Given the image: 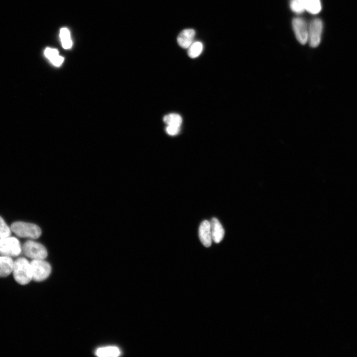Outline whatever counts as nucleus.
Returning <instances> with one entry per match:
<instances>
[{
    "mask_svg": "<svg viewBox=\"0 0 357 357\" xmlns=\"http://www.w3.org/2000/svg\"><path fill=\"white\" fill-rule=\"evenodd\" d=\"M12 274L18 284H28L32 280L31 262L24 257L18 258L14 260Z\"/></svg>",
    "mask_w": 357,
    "mask_h": 357,
    "instance_id": "f257e3e1",
    "label": "nucleus"
},
{
    "mask_svg": "<svg viewBox=\"0 0 357 357\" xmlns=\"http://www.w3.org/2000/svg\"><path fill=\"white\" fill-rule=\"evenodd\" d=\"M10 228L13 233L20 238L36 239L39 238L42 234L39 226L25 222H15L11 225Z\"/></svg>",
    "mask_w": 357,
    "mask_h": 357,
    "instance_id": "f03ea898",
    "label": "nucleus"
},
{
    "mask_svg": "<svg viewBox=\"0 0 357 357\" xmlns=\"http://www.w3.org/2000/svg\"><path fill=\"white\" fill-rule=\"evenodd\" d=\"M22 252V245L19 240L11 236L0 238V255L16 257Z\"/></svg>",
    "mask_w": 357,
    "mask_h": 357,
    "instance_id": "7ed1b4c3",
    "label": "nucleus"
},
{
    "mask_svg": "<svg viewBox=\"0 0 357 357\" xmlns=\"http://www.w3.org/2000/svg\"><path fill=\"white\" fill-rule=\"evenodd\" d=\"M22 252L32 260L44 259L48 255L47 249L43 245L32 240L26 241L22 245Z\"/></svg>",
    "mask_w": 357,
    "mask_h": 357,
    "instance_id": "20e7f679",
    "label": "nucleus"
},
{
    "mask_svg": "<svg viewBox=\"0 0 357 357\" xmlns=\"http://www.w3.org/2000/svg\"><path fill=\"white\" fill-rule=\"evenodd\" d=\"M32 280L41 282L46 279L51 272L50 264L44 259H34L31 262Z\"/></svg>",
    "mask_w": 357,
    "mask_h": 357,
    "instance_id": "39448f33",
    "label": "nucleus"
},
{
    "mask_svg": "<svg viewBox=\"0 0 357 357\" xmlns=\"http://www.w3.org/2000/svg\"><path fill=\"white\" fill-rule=\"evenodd\" d=\"M322 28L323 24L320 19L316 18L311 22L308 30V41L311 47L315 48L319 45Z\"/></svg>",
    "mask_w": 357,
    "mask_h": 357,
    "instance_id": "423d86ee",
    "label": "nucleus"
},
{
    "mask_svg": "<svg viewBox=\"0 0 357 357\" xmlns=\"http://www.w3.org/2000/svg\"><path fill=\"white\" fill-rule=\"evenodd\" d=\"M292 25L296 37L301 44H305L308 41V30L306 22L300 18L293 20Z\"/></svg>",
    "mask_w": 357,
    "mask_h": 357,
    "instance_id": "0eeeda50",
    "label": "nucleus"
},
{
    "mask_svg": "<svg viewBox=\"0 0 357 357\" xmlns=\"http://www.w3.org/2000/svg\"><path fill=\"white\" fill-rule=\"evenodd\" d=\"M199 239L205 247H209L213 241L210 223L208 220H204L200 225L198 231Z\"/></svg>",
    "mask_w": 357,
    "mask_h": 357,
    "instance_id": "6e6552de",
    "label": "nucleus"
},
{
    "mask_svg": "<svg viewBox=\"0 0 357 357\" xmlns=\"http://www.w3.org/2000/svg\"><path fill=\"white\" fill-rule=\"evenodd\" d=\"M195 32L193 29H185L182 30L177 37V42L180 47L188 49L193 43Z\"/></svg>",
    "mask_w": 357,
    "mask_h": 357,
    "instance_id": "1a4fd4ad",
    "label": "nucleus"
},
{
    "mask_svg": "<svg viewBox=\"0 0 357 357\" xmlns=\"http://www.w3.org/2000/svg\"><path fill=\"white\" fill-rule=\"evenodd\" d=\"M210 223L212 240L216 243H219L224 237V229L219 221L216 218H213Z\"/></svg>",
    "mask_w": 357,
    "mask_h": 357,
    "instance_id": "9d476101",
    "label": "nucleus"
},
{
    "mask_svg": "<svg viewBox=\"0 0 357 357\" xmlns=\"http://www.w3.org/2000/svg\"><path fill=\"white\" fill-rule=\"evenodd\" d=\"M14 262L12 257L0 255V278H4L12 274Z\"/></svg>",
    "mask_w": 357,
    "mask_h": 357,
    "instance_id": "9b49d317",
    "label": "nucleus"
},
{
    "mask_svg": "<svg viewBox=\"0 0 357 357\" xmlns=\"http://www.w3.org/2000/svg\"><path fill=\"white\" fill-rule=\"evenodd\" d=\"M120 354L119 349L115 346L99 348L96 351V355L100 357H116Z\"/></svg>",
    "mask_w": 357,
    "mask_h": 357,
    "instance_id": "f8f14e48",
    "label": "nucleus"
},
{
    "mask_svg": "<svg viewBox=\"0 0 357 357\" xmlns=\"http://www.w3.org/2000/svg\"><path fill=\"white\" fill-rule=\"evenodd\" d=\"M304 9L312 14H317L321 9L320 0H302Z\"/></svg>",
    "mask_w": 357,
    "mask_h": 357,
    "instance_id": "ddd939ff",
    "label": "nucleus"
},
{
    "mask_svg": "<svg viewBox=\"0 0 357 357\" xmlns=\"http://www.w3.org/2000/svg\"><path fill=\"white\" fill-rule=\"evenodd\" d=\"M203 48V44L201 42H193L188 48V56L192 59L198 57L201 54Z\"/></svg>",
    "mask_w": 357,
    "mask_h": 357,
    "instance_id": "4468645a",
    "label": "nucleus"
},
{
    "mask_svg": "<svg viewBox=\"0 0 357 357\" xmlns=\"http://www.w3.org/2000/svg\"><path fill=\"white\" fill-rule=\"evenodd\" d=\"M163 121L167 125L180 126L182 119L178 114L172 113L164 116Z\"/></svg>",
    "mask_w": 357,
    "mask_h": 357,
    "instance_id": "2eb2a0df",
    "label": "nucleus"
},
{
    "mask_svg": "<svg viewBox=\"0 0 357 357\" xmlns=\"http://www.w3.org/2000/svg\"><path fill=\"white\" fill-rule=\"evenodd\" d=\"M60 36L62 46L64 49H69L72 46V41L70 37L69 30L66 28H62L60 30Z\"/></svg>",
    "mask_w": 357,
    "mask_h": 357,
    "instance_id": "dca6fc26",
    "label": "nucleus"
},
{
    "mask_svg": "<svg viewBox=\"0 0 357 357\" xmlns=\"http://www.w3.org/2000/svg\"><path fill=\"white\" fill-rule=\"evenodd\" d=\"M11 232L10 227L0 216V238L11 236Z\"/></svg>",
    "mask_w": 357,
    "mask_h": 357,
    "instance_id": "f3484780",
    "label": "nucleus"
},
{
    "mask_svg": "<svg viewBox=\"0 0 357 357\" xmlns=\"http://www.w3.org/2000/svg\"><path fill=\"white\" fill-rule=\"evenodd\" d=\"M290 7L293 11L298 13L302 12L305 9L302 0H291Z\"/></svg>",
    "mask_w": 357,
    "mask_h": 357,
    "instance_id": "a211bd4d",
    "label": "nucleus"
},
{
    "mask_svg": "<svg viewBox=\"0 0 357 357\" xmlns=\"http://www.w3.org/2000/svg\"><path fill=\"white\" fill-rule=\"evenodd\" d=\"M44 54L46 57L49 59L51 61L59 56V52L57 49L50 48L46 49Z\"/></svg>",
    "mask_w": 357,
    "mask_h": 357,
    "instance_id": "6ab92c4d",
    "label": "nucleus"
},
{
    "mask_svg": "<svg viewBox=\"0 0 357 357\" xmlns=\"http://www.w3.org/2000/svg\"><path fill=\"white\" fill-rule=\"evenodd\" d=\"M180 126L167 125L166 128V132L170 135H176L180 131Z\"/></svg>",
    "mask_w": 357,
    "mask_h": 357,
    "instance_id": "aec40b11",
    "label": "nucleus"
}]
</instances>
